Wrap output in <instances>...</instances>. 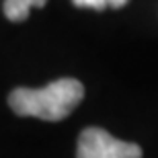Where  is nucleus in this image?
Segmentation results:
<instances>
[{"instance_id": "nucleus-4", "label": "nucleus", "mask_w": 158, "mask_h": 158, "mask_svg": "<svg viewBox=\"0 0 158 158\" xmlns=\"http://www.w3.org/2000/svg\"><path fill=\"white\" fill-rule=\"evenodd\" d=\"M74 6L78 8H94V10H105L107 6V0H72Z\"/></svg>"}, {"instance_id": "nucleus-5", "label": "nucleus", "mask_w": 158, "mask_h": 158, "mask_svg": "<svg viewBox=\"0 0 158 158\" xmlns=\"http://www.w3.org/2000/svg\"><path fill=\"white\" fill-rule=\"evenodd\" d=\"M129 0H107V4L113 6V8H121V6H125Z\"/></svg>"}, {"instance_id": "nucleus-3", "label": "nucleus", "mask_w": 158, "mask_h": 158, "mask_svg": "<svg viewBox=\"0 0 158 158\" xmlns=\"http://www.w3.org/2000/svg\"><path fill=\"white\" fill-rule=\"evenodd\" d=\"M47 0H4V15L12 23H21L29 17L31 8H41L45 6Z\"/></svg>"}, {"instance_id": "nucleus-1", "label": "nucleus", "mask_w": 158, "mask_h": 158, "mask_svg": "<svg viewBox=\"0 0 158 158\" xmlns=\"http://www.w3.org/2000/svg\"><path fill=\"white\" fill-rule=\"evenodd\" d=\"M84 86L76 78H60L43 88H15L8 105L21 117H39L43 121H62L78 107Z\"/></svg>"}, {"instance_id": "nucleus-2", "label": "nucleus", "mask_w": 158, "mask_h": 158, "mask_svg": "<svg viewBox=\"0 0 158 158\" xmlns=\"http://www.w3.org/2000/svg\"><path fill=\"white\" fill-rule=\"evenodd\" d=\"M76 158H142V148L117 140L101 127H86L78 138Z\"/></svg>"}]
</instances>
